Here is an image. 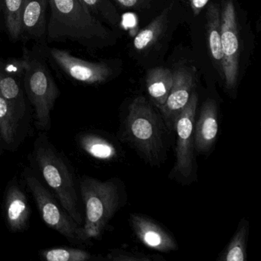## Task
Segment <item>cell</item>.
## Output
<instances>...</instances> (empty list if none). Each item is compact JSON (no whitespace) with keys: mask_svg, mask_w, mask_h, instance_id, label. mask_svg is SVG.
<instances>
[{"mask_svg":"<svg viewBox=\"0 0 261 261\" xmlns=\"http://www.w3.org/2000/svg\"><path fill=\"white\" fill-rule=\"evenodd\" d=\"M33 157L62 207L77 224L83 225L73 171L45 134H40L36 138Z\"/></svg>","mask_w":261,"mask_h":261,"instance_id":"obj_3","label":"cell"},{"mask_svg":"<svg viewBox=\"0 0 261 261\" xmlns=\"http://www.w3.org/2000/svg\"><path fill=\"white\" fill-rule=\"evenodd\" d=\"M107 259L114 261H148L150 258L143 254H136L130 252L121 250H114L110 252Z\"/></svg>","mask_w":261,"mask_h":261,"instance_id":"obj_25","label":"cell"},{"mask_svg":"<svg viewBox=\"0 0 261 261\" xmlns=\"http://www.w3.org/2000/svg\"><path fill=\"white\" fill-rule=\"evenodd\" d=\"M22 58L24 91L34 109L36 127L42 131L49 130L51 111L60 95V90L39 44L36 43L31 49L24 47Z\"/></svg>","mask_w":261,"mask_h":261,"instance_id":"obj_2","label":"cell"},{"mask_svg":"<svg viewBox=\"0 0 261 261\" xmlns=\"http://www.w3.org/2000/svg\"><path fill=\"white\" fill-rule=\"evenodd\" d=\"M77 141L82 150L93 158L110 161L117 156L115 146L106 139L97 134L90 133L81 134Z\"/></svg>","mask_w":261,"mask_h":261,"instance_id":"obj_18","label":"cell"},{"mask_svg":"<svg viewBox=\"0 0 261 261\" xmlns=\"http://www.w3.org/2000/svg\"><path fill=\"white\" fill-rule=\"evenodd\" d=\"M209 0H190L191 6L195 14H198L200 11L207 5Z\"/></svg>","mask_w":261,"mask_h":261,"instance_id":"obj_26","label":"cell"},{"mask_svg":"<svg viewBox=\"0 0 261 261\" xmlns=\"http://www.w3.org/2000/svg\"><path fill=\"white\" fill-rule=\"evenodd\" d=\"M221 34L223 74L226 88L231 90L236 86L239 70V36L236 10L232 0H226L223 4Z\"/></svg>","mask_w":261,"mask_h":261,"instance_id":"obj_9","label":"cell"},{"mask_svg":"<svg viewBox=\"0 0 261 261\" xmlns=\"http://www.w3.org/2000/svg\"><path fill=\"white\" fill-rule=\"evenodd\" d=\"M248 222L241 219L238 229L227 247L220 254V261H245L247 259V240Z\"/></svg>","mask_w":261,"mask_h":261,"instance_id":"obj_21","label":"cell"},{"mask_svg":"<svg viewBox=\"0 0 261 261\" xmlns=\"http://www.w3.org/2000/svg\"><path fill=\"white\" fill-rule=\"evenodd\" d=\"M125 134L128 141L149 163L158 164L161 161L165 151L162 123L145 97H137L129 105Z\"/></svg>","mask_w":261,"mask_h":261,"instance_id":"obj_5","label":"cell"},{"mask_svg":"<svg viewBox=\"0 0 261 261\" xmlns=\"http://www.w3.org/2000/svg\"><path fill=\"white\" fill-rule=\"evenodd\" d=\"M24 61L0 56V94L16 110L21 119L27 114L23 88Z\"/></svg>","mask_w":261,"mask_h":261,"instance_id":"obj_10","label":"cell"},{"mask_svg":"<svg viewBox=\"0 0 261 261\" xmlns=\"http://www.w3.org/2000/svg\"><path fill=\"white\" fill-rule=\"evenodd\" d=\"M25 181L36 201L42 220L48 227L74 244L85 243L82 226L79 225L65 210L59 200L33 173L25 175Z\"/></svg>","mask_w":261,"mask_h":261,"instance_id":"obj_6","label":"cell"},{"mask_svg":"<svg viewBox=\"0 0 261 261\" xmlns=\"http://www.w3.org/2000/svg\"><path fill=\"white\" fill-rule=\"evenodd\" d=\"M167 13L164 12L137 34L134 41V47L137 51L147 49L158 39L164 28Z\"/></svg>","mask_w":261,"mask_h":261,"instance_id":"obj_24","label":"cell"},{"mask_svg":"<svg viewBox=\"0 0 261 261\" xmlns=\"http://www.w3.org/2000/svg\"><path fill=\"white\" fill-rule=\"evenodd\" d=\"M80 192L85 207L82 233L85 242L98 239L120 207V195L114 179L100 181L85 176L80 181Z\"/></svg>","mask_w":261,"mask_h":261,"instance_id":"obj_4","label":"cell"},{"mask_svg":"<svg viewBox=\"0 0 261 261\" xmlns=\"http://www.w3.org/2000/svg\"><path fill=\"white\" fill-rule=\"evenodd\" d=\"M3 144L2 143H1V140H0V155H2L3 154Z\"/></svg>","mask_w":261,"mask_h":261,"instance_id":"obj_28","label":"cell"},{"mask_svg":"<svg viewBox=\"0 0 261 261\" xmlns=\"http://www.w3.org/2000/svg\"><path fill=\"white\" fill-rule=\"evenodd\" d=\"M195 79L193 72L187 68H179L173 72V83L165 105L160 108L163 120L169 129L183 111L194 92Z\"/></svg>","mask_w":261,"mask_h":261,"instance_id":"obj_11","label":"cell"},{"mask_svg":"<svg viewBox=\"0 0 261 261\" xmlns=\"http://www.w3.org/2000/svg\"><path fill=\"white\" fill-rule=\"evenodd\" d=\"M21 120L16 110L0 94V138L7 146H14Z\"/></svg>","mask_w":261,"mask_h":261,"instance_id":"obj_19","label":"cell"},{"mask_svg":"<svg viewBox=\"0 0 261 261\" xmlns=\"http://www.w3.org/2000/svg\"><path fill=\"white\" fill-rule=\"evenodd\" d=\"M91 16L97 20L117 27L120 23V17L111 0H80Z\"/></svg>","mask_w":261,"mask_h":261,"instance_id":"obj_22","label":"cell"},{"mask_svg":"<svg viewBox=\"0 0 261 261\" xmlns=\"http://www.w3.org/2000/svg\"><path fill=\"white\" fill-rule=\"evenodd\" d=\"M197 105L198 95L193 92L186 108L177 117L172 128L176 137L175 161L172 172L182 181L193 179L196 171L194 127Z\"/></svg>","mask_w":261,"mask_h":261,"instance_id":"obj_8","label":"cell"},{"mask_svg":"<svg viewBox=\"0 0 261 261\" xmlns=\"http://www.w3.org/2000/svg\"><path fill=\"white\" fill-rule=\"evenodd\" d=\"M218 132V106L208 99L201 108V114L194 127L195 151L201 153L209 152L213 146Z\"/></svg>","mask_w":261,"mask_h":261,"instance_id":"obj_15","label":"cell"},{"mask_svg":"<svg viewBox=\"0 0 261 261\" xmlns=\"http://www.w3.org/2000/svg\"><path fill=\"white\" fill-rule=\"evenodd\" d=\"M39 256L48 261H87L94 258V256L86 250L69 247L42 250L39 251Z\"/></svg>","mask_w":261,"mask_h":261,"instance_id":"obj_23","label":"cell"},{"mask_svg":"<svg viewBox=\"0 0 261 261\" xmlns=\"http://www.w3.org/2000/svg\"><path fill=\"white\" fill-rule=\"evenodd\" d=\"M117 1L123 7L132 8L138 4L140 0H117Z\"/></svg>","mask_w":261,"mask_h":261,"instance_id":"obj_27","label":"cell"},{"mask_svg":"<svg viewBox=\"0 0 261 261\" xmlns=\"http://www.w3.org/2000/svg\"><path fill=\"white\" fill-rule=\"evenodd\" d=\"M24 0H0V27L13 42L19 41Z\"/></svg>","mask_w":261,"mask_h":261,"instance_id":"obj_17","label":"cell"},{"mask_svg":"<svg viewBox=\"0 0 261 261\" xmlns=\"http://www.w3.org/2000/svg\"><path fill=\"white\" fill-rule=\"evenodd\" d=\"M4 212L7 227L10 231L19 233L27 230L31 208L27 195L15 179L9 183L6 189Z\"/></svg>","mask_w":261,"mask_h":261,"instance_id":"obj_13","label":"cell"},{"mask_svg":"<svg viewBox=\"0 0 261 261\" xmlns=\"http://www.w3.org/2000/svg\"><path fill=\"white\" fill-rule=\"evenodd\" d=\"M48 64L71 82L83 85H100L112 75V69L105 62H89L71 55L68 50L39 44Z\"/></svg>","mask_w":261,"mask_h":261,"instance_id":"obj_7","label":"cell"},{"mask_svg":"<svg viewBox=\"0 0 261 261\" xmlns=\"http://www.w3.org/2000/svg\"><path fill=\"white\" fill-rule=\"evenodd\" d=\"M46 42H71L88 48H100L111 33L90 14L80 0H49Z\"/></svg>","mask_w":261,"mask_h":261,"instance_id":"obj_1","label":"cell"},{"mask_svg":"<svg viewBox=\"0 0 261 261\" xmlns=\"http://www.w3.org/2000/svg\"><path fill=\"white\" fill-rule=\"evenodd\" d=\"M173 83V72L166 68L149 70L146 77L148 93L154 105L160 109L166 103Z\"/></svg>","mask_w":261,"mask_h":261,"instance_id":"obj_16","label":"cell"},{"mask_svg":"<svg viewBox=\"0 0 261 261\" xmlns=\"http://www.w3.org/2000/svg\"><path fill=\"white\" fill-rule=\"evenodd\" d=\"M48 7L49 0H24L19 41L46 43Z\"/></svg>","mask_w":261,"mask_h":261,"instance_id":"obj_12","label":"cell"},{"mask_svg":"<svg viewBox=\"0 0 261 261\" xmlns=\"http://www.w3.org/2000/svg\"><path fill=\"white\" fill-rule=\"evenodd\" d=\"M129 221L136 236L146 247L163 253L175 251L178 249V244L173 237L150 218L133 214Z\"/></svg>","mask_w":261,"mask_h":261,"instance_id":"obj_14","label":"cell"},{"mask_svg":"<svg viewBox=\"0 0 261 261\" xmlns=\"http://www.w3.org/2000/svg\"><path fill=\"white\" fill-rule=\"evenodd\" d=\"M207 31L209 48L215 62L222 69L223 53L221 40V11L216 4H212L207 8Z\"/></svg>","mask_w":261,"mask_h":261,"instance_id":"obj_20","label":"cell"}]
</instances>
